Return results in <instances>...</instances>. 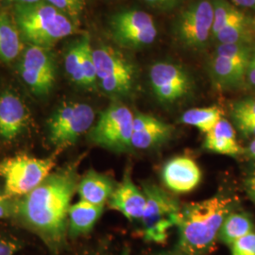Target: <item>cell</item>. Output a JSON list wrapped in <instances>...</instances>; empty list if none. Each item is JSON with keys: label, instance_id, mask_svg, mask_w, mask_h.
<instances>
[{"label": "cell", "instance_id": "obj_17", "mask_svg": "<svg viewBox=\"0 0 255 255\" xmlns=\"http://www.w3.org/2000/svg\"><path fill=\"white\" fill-rule=\"evenodd\" d=\"M172 127L152 116L136 114L133 118L131 146L148 149L165 142L172 134Z\"/></svg>", "mask_w": 255, "mask_h": 255}, {"label": "cell", "instance_id": "obj_31", "mask_svg": "<svg viewBox=\"0 0 255 255\" xmlns=\"http://www.w3.org/2000/svg\"><path fill=\"white\" fill-rule=\"evenodd\" d=\"M233 119L236 120H255V100H244L234 104L232 110Z\"/></svg>", "mask_w": 255, "mask_h": 255}, {"label": "cell", "instance_id": "obj_8", "mask_svg": "<svg viewBox=\"0 0 255 255\" xmlns=\"http://www.w3.org/2000/svg\"><path fill=\"white\" fill-rule=\"evenodd\" d=\"M98 82L101 89L113 97L126 96L132 89L134 69L127 59L110 46L93 49Z\"/></svg>", "mask_w": 255, "mask_h": 255}, {"label": "cell", "instance_id": "obj_26", "mask_svg": "<svg viewBox=\"0 0 255 255\" xmlns=\"http://www.w3.org/2000/svg\"><path fill=\"white\" fill-rule=\"evenodd\" d=\"M82 73L84 79V88L92 89L96 87L98 82L96 65L93 59V48L90 45L89 37H86V41L82 54Z\"/></svg>", "mask_w": 255, "mask_h": 255}, {"label": "cell", "instance_id": "obj_34", "mask_svg": "<svg viewBox=\"0 0 255 255\" xmlns=\"http://www.w3.org/2000/svg\"><path fill=\"white\" fill-rule=\"evenodd\" d=\"M247 78L249 80L250 83L255 86V52L252 55V58L250 60V63L248 65L247 69Z\"/></svg>", "mask_w": 255, "mask_h": 255}, {"label": "cell", "instance_id": "obj_37", "mask_svg": "<svg viewBox=\"0 0 255 255\" xmlns=\"http://www.w3.org/2000/svg\"><path fill=\"white\" fill-rule=\"evenodd\" d=\"M236 5L249 8V9H255V0H232Z\"/></svg>", "mask_w": 255, "mask_h": 255}, {"label": "cell", "instance_id": "obj_23", "mask_svg": "<svg viewBox=\"0 0 255 255\" xmlns=\"http://www.w3.org/2000/svg\"><path fill=\"white\" fill-rule=\"evenodd\" d=\"M254 232V224L244 214H229L219 232V238L226 245L231 246L241 237Z\"/></svg>", "mask_w": 255, "mask_h": 255}, {"label": "cell", "instance_id": "obj_38", "mask_svg": "<svg viewBox=\"0 0 255 255\" xmlns=\"http://www.w3.org/2000/svg\"><path fill=\"white\" fill-rule=\"evenodd\" d=\"M16 5H31L42 2V0H12Z\"/></svg>", "mask_w": 255, "mask_h": 255}, {"label": "cell", "instance_id": "obj_12", "mask_svg": "<svg viewBox=\"0 0 255 255\" xmlns=\"http://www.w3.org/2000/svg\"><path fill=\"white\" fill-rule=\"evenodd\" d=\"M245 44L219 45L211 64L213 79L221 87H235L244 81L252 58Z\"/></svg>", "mask_w": 255, "mask_h": 255}, {"label": "cell", "instance_id": "obj_9", "mask_svg": "<svg viewBox=\"0 0 255 255\" xmlns=\"http://www.w3.org/2000/svg\"><path fill=\"white\" fill-rule=\"evenodd\" d=\"M114 39L127 48H142L151 45L157 36L153 18L143 10L128 9L117 13L111 20Z\"/></svg>", "mask_w": 255, "mask_h": 255}, {"label": "cell", "instance_id": "obj_22", "mask_svg": "<svg viewBox=\"0 0 255 255\" xmlns=\"http://www.w3.org/2000/svg\"><path fill=\"white\" fill-rule=\"evenodd\" d=\"M223 116V112L218 106L188 110L182 115L183 124L198 128L201 132L208 133L217 126Z\"/></svg>", "mask_w": 255, "mask_h": 255}, {"label": "cell", "instance_id": "obj_18", "mask_svg": "<svg viewBox=\"0 0 255 255\" xmlns=\"http://www.w3.org/2000/svg\"><path fill=\"white\" fill-rule=\"evenodd\" d=\"M115 188L116 186L109 176L89 169L80 180L78 193L81 198L80 200L94 205L104 206L106 201H109Z\"/></svg>", "mask_w": 255, "mask_h": 255}, {"label": "cell", "instance_id": "obj_15", "mask_svg": "<svg viewBox=\"0 0 255 255\" xmlns=\"http://www.w3.org/2000/svg\"><path fill=\"white\" fill-rule=\"evenodd\" d=\"M162 177L169 190L179 194L189 193L201 182V168L191 158L179 156L164 164Z\"/></svg>", "mask_w": 255, "mask_h": 255}, {"label": "cell", "instance_id": "obj_3", "mask_svg": "<svg viewBox=\"0 0 255 255\" xmlns=\"http://www.w3.org/2000/svg\"><path fill=\"white\" fill-rule=\"evenodd\" d=\"M14 17L20 34L32 46L47 48L76 31L73 20L43 1L15 5Z\"/></svg>", "mask_w": 255, "mask_h": 255}, {"label": "cell", "instance_id": "obj_36", "mask_svg": "<svg viewBox=\"0 0 255 255\" xmlns=\"http://www.w3.org/2000/svg\"><path fill=\"white\" fill-rule=\"evenodd\" d=\"M144 1L153 6L163 7V6H170L174 3H176L178 0H144Z\"/></svg>", "mask_w": 255, "mask_h": 255}, {"label": "cell", "instance_id": "obj_1", "mask_svg": "<svg viewBox=\"0 0 255 255\" xmlns=\"http://www.w3.org/2000/svg\"><path fill=\"white\" fill-rule=\"evenodd\" d=\"M79 182L76 164H68L15 201L13 218L42 241L50 255H62L67 246L68 213Z\"/></svg>", "mask_w": 255, "mask_h": 255}, {"label": "cell", "instance_id": "obj_20", "mask_svg": "<svg viewBox=\"0 0 255 255\" xmlns=\"http://www.w3.org/2000/svg\"><path fill=\"white\" fill-rule=\"evenodd\" d=\"M203 145L206 149L219 154L237 156L242 153L235 128L224 119H221L216 127L206 133Z\"/></svg>", "mask_w": 255, "mask_h": 255}, {"label": "cell", "instance_id": "obj_2", "mask_svg": "<svg viewBox=\"0 0 255 255\" xmlns=\"http://www.w3.org/2000/svg\"><path fill=\"white\" fill-rule=\"evenodd\" d=\"M231 207L230 198L216 196L190 203L181 210L177 227L182 254L199 255L207 252L219 237Z\"/></svg>", "mask_w": 255, "mask_h": 255}, {"label": "cell", "instance_id": "obj_24", "mask_svg": "<svg viewBox=\"0 0 255 255\" xmlns=\"http://www.w3.org/2000/svg\"><path fill=\"white\" fill-rule=\"evenodd\" d=\"M246 32V17L240 10L235 8L225 26L214 38L219 42V45L244 44Z\"/></svg>", "mask_w": 255, "mask_h": 255}, {"label": "cell", "instance_id": "obj_41", "mask_svg": "<svg viewBox=\"0 0 255 255\" xmlns=\"http://www.w3.org/2000/svg\"><path fill=\"white\" fill-rule=\"evenodd\" d=\"M7 197H6V195H5V193H4V190L2 189H0V201H2V200H4V199H6Z\"/></svg>", "mask_w": 255, "mask_h": 255}, {"label": "cell", "instance_id": "obj_42", "mask_svg": "<svg viewBox=\"0 0 255 255\" xmlns=\"http://www.w3.org/2000/svg\"><path fill=\"white\" fill-rule=\"evenodd\" d=\"M184 255V254H182V255H180V254H164V255Z\"/></svg>", "mask_w": 255, "mask_h": 255}, {"label": "cell", "instance_id": "obj_14", "mask_svg": "<svg viewBox=\"0 0 255 255\" xmlns=\"http://www.w3.org/2000/svg\"><path fill=\"white\" fill-rule=\"evenodd\" d=\"M28 123L26 105L18 96L11 91L0 95V138L11 142L20 136Z\"/></svg>", "mask_w": 255, "mask_h": 255}, {"label": "cell", "instance_id": "obj_10", "mask_svg": "<svg viewBox=\"0 0 255 255\" xmlns=\"http://www.w3.org/2000/svg\"><path fill=\"white\" fill-rule=\"evenodd\" d=\"M19 75L37 97L48 95L56 82L54 60L47 48L27 46L18 65Z\"/></svg>", "mask_w": 255, "mask_h": 255}, {"label": "cell", "instance_id": "obj_40", "mask_svg": "<svg viewBox=\"0 0 255 255\" xmlns=\"http://www.w3.org/2000/svg\"><path fill=\"white\" fill-rule=\"evenodd\" d=\"M82 255H116L111 253H107V252H101V251H97V252H88L85 253Z\"/></svg>", "mask_w": 255, "mask_h": 255}, {"label": "cell", "instance_id": "obj_4", "mask_svg": "<svg viewBox=\"0 0 255 255\" xmlns=\"http://www.w3.org/2000/svg\"><path fill=\"white\" fill-rule=\"evenodd\" d=\"M56 157L36 158L26 153L10 156L0 162V177L7 198H21L32 191L51 173Z\"/></svg>", "mask_w": 255, "mask_h": 255}, {"label": "cell", "instance_id": "obj_6", "mask_svg": "<svg viewBox=\"0 0 255 255\" xmlns=\"http://www.w3.org/2000/svg\"><path fill=\"white\" fill-rule=\"evenodd\" d=\"M143 192L146 199V209L140 219L143 236L147 241L163 243L169 231L178 225L181 209L172 197L154 184H145Z\"/></svg>", "mask_w": 255, "mask_h": 255}, {"label": "cell", "instance_id": "obj_35", "mask_svg": "<svg viewBox=\"0 0 255 255\" xmlns=\"http://www.w3.org/2000/svg\"><path fill=\"white\" fill-rule=\"evenodd\" d=\"M247 189L250 193L251 197L255 200V171L252 174V176L248 179L246 182Z\"/></svg>", "mask_w": 255, "mask_h": 255}, {"label": "cell", "instance_id": "obj_7", "mask_svg": "<svg viewBox=\"0 0 255 255\" xmlns=\"http://www.w3.org/2000/svg\"><path fill=\"white\" fill-rule=\"evenodd\" d=\"M134 115L127 106L113 103L100 116L88 132L93 144L116 152L131 148V136Z\"/></svg>", "mask_w": 255, "mask_h": 255}, {"label": "cell", "instance_id": "obj_19", "mask_svg": "<svg viewBox=\"0 0 255 255\" xmlns=\"http://www.w3.org/2000/svg\"><path fill=\"white\" fill-rule=\"evenodd\" d=\"M103 207L82 200L72 204L68 213V238L76 239L91 233L102 215Z\"/></svg>", "mask_w": 255, "mask_h": 255}, {"label": "cell", "instance_id": "obj_28", "mask_svg": "<svg viewBox=\"0 0 255 255\" xmlns=\"http://www.w3.org/2000/svg\"><path fill=\"white\" fill-rule=\"evenodd\" d=\"M24 247L25 241L17 235L0 230V255H17Z\"/></svg>", "mask_w": 255, "mask_h": 255}, {"label": "cell", "instance_id": "obj_32", "mask_svg": "<svg viewBox=\"0 0 255 255\" xmlns=\"http://www.w3.org/2000/svg\"><path fill=\"white\" fill-rule=\"evenodd\" d=\"M15 210V201L6 198L0 201V220L13 218Z\"/></svg>", "mask_w": 255, "mask_h": 255}, {"label": "cell", "instance_id": "obj_11", "mask_svg": "<svg viewBox=\"0 0 255 255\" xmlns=\"http://www.w3.org/2000/svg\"><path fill=\"white\" fill-rule=\"evenodd\" d=\"M214 5L209 0H201L184 9L176 21L178 39L190 48H201L212 37Z\"/></svg>", "mask_w": 255, "mask_h": 255}, {"label": "cell", "instance_id": "obj_27", "mask_svg": "<svg viewBox=\"0 0 255 255\" xmlns=\"http://www.w3.org/2000/svg\"><path fill=\"white\" fill-rule=\"evenodd\" d=\"M213 5L214 22L212 27V37H215L225 26L235 7L230 5L226 0H214Z\"/></svg>", "mask_w": 255, "mask_h": 255}, {"label": "cell", "instance_id": "obj_5", "mask_svg": "<svg viewBox=\"0 0 255 255\" xmlns=\"http://www.w3.org/2000/svg\"><path fill=\"white\" fill-rule=\"evenodd\" d=\"M95 111L82 102H65L47 120V138L57 149L72 146L94 126Z\"/></svg>", "mask_w": 255, "mask_h": 255}, {"label": "cell", "instance_id": "obj_13", "mask_svg": "<svg viewBox=\"0 0 255 255\" xmlns=\"http://www.w3.org/2000/svg\"><path fill=\"white\" fill-rule=\"evenodd\" d=\"M149 81L155 96L163 103L182 100L190 90L188 75L177 64L160 62L149 69Z\"/></svg>", "mask_w": 255, "mask_h": 255}, {"label": "cell", "instance_id": "obj_16", "mask_svg": "<svg viewBox=\"0 0 255 255\" xmlns=\"http://www.w3.org/2000/svg\"><path fill=\"white\" fill-rule=\"evenodd\" d=\"M146 199L133 183L129 174H125L123 181L116 186L109 199L111 209L119 211L128 220L141 219L145 212Z\"/></svg>", "mask_w": 255, "mask_h": 255}, {"label": "cell", "instance_id": "obj_30", "mask_svg": "<svg viewBox=\"0 0 255 255\" xmlns=\"http://www.w3.org/2000/svg\"><path fill=\"white\" fill-rule=\"evenodd\" d=\"M232 255H255V232L241 237L231 245Z\"/></svg>", "mask_w": 255, "mask_h": 255}, {"label": "cell", "instance_id": "obj_39", "mask_svg": "<svg viewBox=\"0 0 255 255\" xmlns=\"http://www.w3.org/2000/svg\"><path fill=\"white\" fill-rule=\"evenodd\" d=\"M248 153L255 161V139H254L248 147Z\"/></svg>", "mask_w": 255, "mask_h": 255}, {"label": "cell", "instance_id": "obj_21", "mask_svg": "<svg viewBox=\"0 0 255 255\" xmlns=\"http://www.w3.org/2000/svg\"><path fill=\"white\" fill-rule=\"evenodd\" d=\"M22 50L20 32L9 16L0 12V62L9 63Z\"/></svg>", "mask_w": 255, "mask_h": 255}, {"label": "cell", "instance_id": "obj_33", "mask_svg": "<svg viewBox=\"0 0 255 255\" xmlns=\"http://www.w3.org/2000/svg\"><path fill=\"white\" fill-rule=\"evenodd\" d=\"M238 129L246 136L255 137V120L241 119L235 121Z\"/></svg>", "mask_w": 255, "mask_h": 255}, {"label": "cell", "instance_id": "obj_25", "mask_svg": "<svg viewBox=\"0 0 255 255\" xmlns=\"http://www.w3.org/2000/svg\"><path fill=\"white\" fill-rule=\"evenodd\" d=\"M86 37L76 42L71 46L64 58V68L70 80L79 86L84 88V79L82 73V54Z\"/></svg>", "mask_w": 255, "mask_h": 255}, {"label": "cell", "instance_id": "obj_29", "mask_svg": "<svg viewBox=\"0 0 255 255\" xmlns=\"http://www.w3.org/2000/svg\"><path fill=\"white\" fill-rule=\"evenodd\" d=\"M56 9L62 11L71 20H77L82 14L84 7V0H46Z\"/></svg>", "mask_w": 255, "mask_h": 255}]
</instances>
